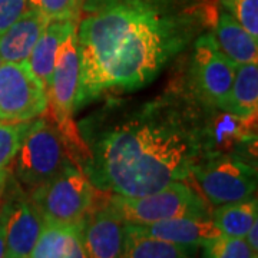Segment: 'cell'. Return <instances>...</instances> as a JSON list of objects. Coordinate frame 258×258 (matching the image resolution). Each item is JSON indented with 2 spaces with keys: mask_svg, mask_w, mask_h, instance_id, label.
<instances>
[{
  "mask_svg": "<svg viewBox=\"0 0 258 258\" xmlns=\"http://www.w3.org/2000/svg\"><path fill=\"white\" fill-rule=\"evenodd\" d=\"M212 35L222 53L235 64L257 62V39L249 35L228 12L222 10L214 22Z\"/></svg>",
  "mask_w": 258,
  "mask_h": 258,
  "instance_id": "obj_14",
  "label": "cell"
},
{
  "mask_svg": "<svg viewBox=\"0 0 258 258\" xmlns=\"http://www.w3.org/2000/svg\"><path fill=\"white\" fill-rule=\"evenodd\" d=\"M83 0H28V8L50 20H75L81 16Z\"/></svg>",
  "mask_w": 258,
  "mask_h": 258,
  "instance_id": "obj_22",
  "label": "cell"
},
{
  "mask_svg": "<svg viewBox=\"0 0 258 258\" xmlns=\"http://www.w3.org/2000/svg\"><path fill=\"white\" fill-rule=\"evenodd\" d=\"M245 241H247V244L249 245V248L252 249L254 252H257L258 251V221L249 228V231L245 234Z\"/></svg>",
  "mask_w": 258,
  "mask_h": 258,
  "instance_id": "obj_27",
  "label": "cell"
},
{
  "mask_svg": "<svg viewBox=\"0 0 258 258\" xmlns=\"http://www.w3.org/2000/svg\"><path fill=\"white\" fill-rule=\"evenodd\" d=\"M257 255L249 248L245 238L218 235L203 245L201 258H251Z\"/></svg>",
  "mask_w": 258,
  "mask_h": 258,
  "instance_id": "obj_21",
  "label": "cell"
},
{
  "mask_svg": "<svg viewBox=\"0 0 258 258\" xmlns=\"http://www.w3.org/2000/svg\"><path fill=\"white\" fill-rule=\"evenodd\" d=\"M76 26L78 22L75 20H50L30 52L28 63L45 89H47L50 83L57 50L64 37L75 30Z\"/></svg>",
  "mask_w": 258,
  "mask_h": 258,
  "instance_id": "obj_15",
  "label": "cell"
},
{
  "mask_svg": "<svg viewBox=\"0 0 258 258\" xmlns=\"http://www.w3.org/2000/svg\"><path fill=\"white\" fill-rule=\"evenodd\" d=\"M191 175L212 205L242 201L257 191V168L237 155L201 157L194 164Z\"/></svg>",
  "mask_w": 258,
  "mask_h": 258,
  "instance_id": "obj_6",
  "label": "cell"
},
{
  "mask_svg": "<svg viewBox=\"0 0 258 258\" xmlns=\"http://www.w3.org/2000/svg\"><path fill=\"white\" fill-rule=\"evenodd\" d=\"M141 227L149 235L172 242L189 252L221 235L210 217H182Z\"/></svg>",
  "mask_w": 258,
  "mask_h": 258,
  "instance_id": "obj_12",
  "label": "cell"
},
{
  "mask_svg": "<svg viewBox=\"0 0 258 258\" xmlns=\"http://www.w3.org/2000/svg\"><path fill=\"white\" fill-rule=\"evenodd\" d=\"M251 258H258V257H257V255H254V257H251Z\"/></svg>",
  "mask_w": 258,
  "mask_h": 258,
  "instance_id": "obj_29",
  "label": "cell"
},
{
  "mask_svg": "<svg viewBox=\"0 0 258 258\" xmlns=\"http://www.w3.org/2000/svg\"><path fill=\"white\" fill-rule=\"evenodd\" d=\"M225 111L248 123L255 120L258 111L257 62L237 64Z\"/></svg>",
  "mask_w": 258,
  "mask_h": 258,
  "instance_id": "obj_16",
  "label": "cell"
},
{
  "mask_svg": "<svg viewBox=\"0 0 258 258\" xmlns=\"http://www.w3.org/2000/svg\"><path fill=\"white\" fill-rule=\"evenodd\" d=\"M47 109L46 89L32 72L28 60L0 63V120L25 122Z\"/></svg>",
  "mask_w": 258,
  "mask_h": 258,
  "instance_id": "obj_8",
  "label": "cell"
},
{
  "mask_svg": "<svg viewBox=\"0 0 258 258\" xmlns=\"http://www.w3.org/2000/svg\"><path fill=\"white\" fill-rule=\"evenodd\" d=\"M0 63H2V59H0Z\"/></svg>",
  "mask_w": 258,
  "mask_h": 258,
  "instance_id": "obj_30",
  "label": "cell"
},
{
  "mask_svg": "<svg viewBox=\"0 0 258 258\" xmlns=\"http://www.w3.org/2000/svg\"><path fill=\"white\" fill-rule=\"evenodd\" d=\"M81 225L45 224L29 258H62Z\"/></svg>",
  "mask_w": 258,
  "mask_h": 258,
  "instance_id": "obj_19",
  "label": "cell"
},
{
  "mask_svg": "<svg viewBox=\"0 0 258 258\" xmlns=\"http://www.w3.org/2000/svg\"><path fill=\"white\" fill-rule=\"evenodd\" d=\"M33 120L8 122L0 120V169L9 168V164L16 158L23 141L28 137Z\"/></svg>",
  "mask_w": 258,
  "mask_h": 258,
  "instance_id": "obj_20",
  "label": "cell"
},
{
  "mask_svg": "<svg viewBox=\"0 0 258 258\" xmlns=\"http://www.w3.org/2000/svg\"><path fill=\"white\" fill-rule=\"evenodd\" d=\"M108 204L125 224L134 225H149L182 217H210L205 200L182 181L144 197L112 194Z\"/></svg>",
  "mask_w": 258,
  "mask_h": 258,
  "instance_id": "obj_4",
  "label": "cell"
},
{
  "mask_svg": "<svg viewBox=\"0 0 258 258\" xmlns=\"http://www.w3.org/2000/svg\"><path fill=\"white\" fill-rule=\"evenodd\" d=\"M5 192V201L8 204L5 258H29L45 227V221L16 179L10 184L6 182Z\"/></svg>",
  "mask_w": 258,
  "mask_h": 258,
  "instance_id": "obj_10",
  "label": "cell"
},
{
  "mask_svg": "<svg viewBox=\"0 0 258 258\" xmlns=\"http://www.w3.org/2000/svg\"><path fill=\"white\" fill-rule=\"evenodd\" d=\"M47 23L49 20L37 10L32 8L25 10V13L0 35L2 62H26Z\"/></svg>",
  "mask_w": 258,
  "mask_h": 258,
  "instance_id": "obj_13",
  "label": "cell"
},
{
  "mask_svg": "<svg viewBox=\"0 0 258 258\" xmlns=\"http://www.w3.org/2000/svg\"><path fill=\"white\" fill-rule=\"evenodd\" d=\"M69 161L59 131L46 119L33 120L16 155V181L33 191L57 175Z\"/></svg>",
  "mask_w": 258,
  "mask_h": 258,
  "instance_id": "obj_7",
  "label": "cell"
},
{
  "mask_svg": "<svg viewBox=\"0 0 258 258\" xmlns=\"http://www.w3.org/2000/svg\"><path fill=\"white\" fill-rule=\"evenodd\" d=\"M6 222H8V204L3 201L0 207V258H5L6 249Z\"/></svg>",
  "mask_w": 258,
  "mask_h": 258,
  "instance_id": "obj_25",
  "label": "cell"
},
{
  "mask_svg": "<svg viewBox=\"0 0 258 258\" xmlns=\"http://www.w3.org/2000/svg\"><path fill=\"white\" fill-rule=\"evenodd\" d=\"M29 197L45 224L56 225H81L101 201L82 168L71 161L50 181L30 191Z\"/></svg>",
  "mask_w": 258,
  "mask_h": 258,
  "instance_id": "obj_3",
  "label": "cell"
},
{
  "mask_svg": "<svg viewBox=\"0 0 258 258\" xmlns=\"http://www.w3.org/2000/svg\"><path fill=\"white\" fill-rule=\"evenodd\" d=\"M125 222L106 201L86 215L79 228V241L89 258H119Z\"/></svg>",
  "mask_w": 258,
  "mask_h": 258,
  "instance_id": "obj_11",
  "label": "cell"
},
{
  "mask_svg": "<svg viewBox=\"0 0 258 258\" xmlns=\"http://www.w3.org/2000/svg\"><path fill=\"white\" fill-rule=\"evenodd\" d=\"M119 258H192V252L149 235L141 225L125 224Z\"/></svg>",
  "mask_w": 258,
  "mask_h": 258,
  "instance_id": "obj_17",
  "label": "cell"
},
{
  "mask_svg": "<svg viewBox=\"0 0 258 258\" xmlns=\"http://www.w3.org/2000/svg\"><path fill=\"white\" fill-rule=\"evenodd\" d=\"M237 64L222 53L212 33H204L194 43L191 75L195 92L212 106L225 111Z\"/></svg>",
  "mask_w": 258,
  "mask_h": 258,
  "instance_id": "obj_9",
  "label": "cell"
},
{
  "mask_svg": "<svg viewBox=\"0 0 258 258\" xmlns=\"http://www.w3.org/2000/svg\"><path fill=\"white\" fill-rule=\"evenodd\" d=\"M252 37L258 39V0H218Z\"/></svg>",
  "mask_w": 258,
  "mask_h": 258,
  "instance_id": "obj_23",
  "label": "cell"
},
{
  "mask_svg": "<svg viewBox=\"0 0 258 258\" xmlns=\"http://www.w3.org/2000/svg\"><path fill=\"white\" fill-rule=\"evenodd\" d=\"M28 9V0H0V35Z\"/></svg>",
  "mask_w": 258,
  "mask_h": 258,
  "instance_id": "obj_24",
  "label": "cell"
},
{
  "mask_svg": "<svg viewBox=\"0 0 258 258\" xmlns=\"http://www.w3.org/2000/svg\"><path fill=\"white\" fill-rule=\"evenodd\" d=\"M9 179V168H3L0 169V198L5 194V188H6V182Z\"/></svg>",
  "mask_w": 258,
  "mask_h": 258,
  "instance_id": "obj_28",
  "label": "cell"
},
{
  "mask_svg": "<svg viewBox=\"0 0 258 258\" xmlns=\"http://www.w3.org/2000/svg\"><path fill=\"white\" fill-rule=\"evenodd\" d=\"M81 85V59L76 42V29L64 37L56 55L55 66L46 89L47 108L57 125L64 144L81 151V159L88 155V148L74 120L75 105Z\"/></svg>",
  "mask_w": 258,
  "mask_h": 258,
  "instance_id": "obj_5",
  "label": "cell"
},
{
  "mask_svg": "<svg viewBox=\"0 0 258 258\" xmlns=\"http://www.w3.org/2000/svg\"><path fill=\"white\" fill-rule=\"evenodd\" d=\"M83 172L103 192L144 197L191 176L203 132L171 105L155 102L86 134Z\"/></svg>",
  "mask_w": 258,
  "mask_h": 258,
  "instance_id": "obj_2",
  "label": "cell"
},
{
  "mask_svg": "<svg viewBox=\"0 0 258 258\" xmlns=\"http://www.w3.org/2000/svg\"><path fill=\"white\" fill-rule=\"evenodd\" d=\"M62 258H89L88 257V254L85 252V249H83L78 234L75 235V238L72 240V242H71V245L68 247V249L64 251V254L62 255Z\"/></svg>",
  "mask_w": 258,
  "mask_h": 258,
  "instance_id": "obj_26",
  "label": "cell"
},
{
  "mask_svg": "<svg viewBox=\"0 0 258 258\" xmlns=\"http://www.w3.org/2000/svg\"><path fill=\"white\" fill-rule=\"evenodd\" d=\"M76 26L81 85L75 111L109 92L157 78L195 33V22L166 0H83Z\"/></svg>",
  "mask_w": 258,
  "mask_h": 258,
  "instance_id": "obj_1",
  "label": "cell"
},
{
  "mask_svg": "<svg viewBox=\"0 0 258 258\" xmlns=\"http://www.w3.org/2000/svg\"><path fill=\"white\" fill-rule=\"evenodd\" d=\"M212 222L222 235L244 238L249 228L258 221L257 198L217 205L211 215Z\"/></svg>",
  "mask_w": 258,
  "mask_h": 258,
  "instance_id": "obj_18",
  "label": "cell"
}]
</instances>
